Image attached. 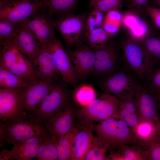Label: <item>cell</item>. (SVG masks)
<instances>
[{
    "label": "cell",
    "instance_id": "obj_1",
    "mask_svg": "<svg viewBox=\"0 0 160 160\" xmlns=\"http://www.w3.org/2000/svg\"><path fill=\"white\" fill-rule=\"evenodd\" d=\"M93 130L102 145L112 151L123 145L139 144L132 130L121 119L111 118L101 121L94 125Z\"/></svg>",
    "mask_w": 160,
    "mask_h": 160
},
{
    "label": "cell",
    "instance_id": "obj_2",
    "mask_svg": "<svg viewBox=\"0 0 160 160\" xmlns=\"http://www.w3.org/2000/svg\"><path fill=\"white\" fill-rule=\"evenodd\" d=\"M71 103L68 89L62 83L56 82L38 107L32 120L46 126Z\"/></svg>",
    "mask_w": 160,
    "mask_h": 160
},
{
    "label": "cell",
    "instance_id": "obj_3",
    "mask_svg": "<svg viewBox=\"0 0 160 160\" xmlns=\"http://www.w3.org/2000/svg\"><path fill=\"white\" fill-rule=\"evenodd\" d=\"M99 80L104 93L112 95L118 100L134 95L141 82L124 65Z\"/></svg>",
    "mask_w": 160,
    "mask_h": 160
},
{
    "label": "cell",
    "instance_id": "obj_4",
    "mask_svg": "<svg viewBox=\"0 0 160 160\" xmlns=\"http://www.w3.org/2000/svg\"><path fill=\"white\" fill-rule=\"evenodd\" d=\"M87 16L84 14L70 13L53 18L54 28L62 36L68 49L84 42Z\"/></svg>",
    "mask_w": 160,
    "mask_h": 160
},
{
    "label": "cell",
    "instance_id": "obj_5",
    "mask_svg": "<svg viewBox=\"0 0 160 160\" xmlns=\"http://www.w3.org/2000/svg\"><path fill=\"white\" fill-rule=\"evenodd\" d=\"M51 135L45 125L27 119L9 124L0 122V146L41 136Z\"/></svg>",
    "mask_w": 160,
    "mask_h": 160
},
{
    "label": "cell",
    "instance_id": "obj_6",
    "mask_svg": "<svg viewBox=\"0 0 160 160\" xmlns=\"http://www.w3.org/2000/svg\"><path fill=\"white\" fill-rule=\"evenodd\" d=\"M119 100L114 96L104 93L78 111L81 121L93 123L111 118H118Z\"/></svg>",
    "mask_w": 160,
    "mask_h": 160
},
{
    "label": "cell",
    "instance_id": "obj_7",
    "mask_svg": "<svg viewBox=\"0 0 160 160\" xmlns=\"http://www.w3.org/2000/svg\"><path fill=\"white\" fill-rule=\"evenodd\" d=\"M120 45L124 65L142 81L151 67L142 46L129 37L122 40Z\"/></svg>",
    "mask_w": 160,
    "mask_h": 160
},
{
    "label": "cell",
    "instance_id": "obj_8",
    "mask_svg": "<svg viewBox=\"0 0 160 160\" xmlns=\"http://www.w3.org/2000/svg\"><path fill=\"white\" fill-rule=\"evenodd\" d=\"M46 6L44 1L0 0V19L21 25Z\"/></svg>",
    "mask_w": 160,
    "mask_h": 160
},
{
    "label": "cell",
    "instance_id": "obj_9",
    "mask_svg": "<svg viewBox=\"0 0 160 160\" xmlns=\"http://www.w3.org/2000/svg\"><path fill=\"white\" fill-rule=\"evenodd\" d=\"M96 60L93 73L100 79L122 67L123 64L120 44L111 40L101 47L93 49Z\"/></svg>",
    "mask_w": 160,
    "mask_h": 160
},
{
    "label": "cell",
    "instance_id": "obj_10",
    "mask_svg": "<svg viewBox=\"0 0 160 160\" xmlns=\"http://www.w3.org/2000/svg\"><path fill=\"white\" fill-rule=\"evenodd\" d=\"M54 83L49 81L38 80L19 89L21 105L28 119L32 120L38 107Z\"/></svg>",
    "mask_w": 160,
    "mask_h": 160
},
{
    "label": "cell",
    "instance_id": "obj_11",
    "mask_svg": "<svg viewBox=\"0 0 160 160\" xmlns=\"http://www.w3.org/2000/svg\"><path fill=\"white\" fill-rule=\"evenodd\" d=\"M49 52L63 82L74 87L79 81L67 50L57 38L43 46Z\"/></svg>",
    "mask_w": 160,
    "mask_h": 160
},
{
    "label": "cell",
    "instance_id": "obj_12",
    "mask_svg": "<svg viewBox=\"0 0 160 160\" xmlns=\"http://www.w3.org/2000/svg\"><path fill=\"white\" fill-rule=\"evenodd\" d=\"M27 119H30L22 108L19 89L0 88V122L9 124Z\"/></svg>",
    "mask_w": 160,
    "mask_h": 160
},
{
    "label": "cell",
    "instance_id": "obj_13",
    "mask_svg": "<svg viewBox=\"0 0 160 160\" xmlns=\"http://www.w3.org/2000/svg\"><path fill=\"white\" fill-rule=\"evenodd\" d=\"M53 17L46 6L29 18L22 24L33 34L43 46L56 37L53 23Z\"/></svg>",
    "mask_w": 160,
    "mask_h": 160
},
{
    "label": "cell",
    "instance_id": "obj_14",
    "mask_svg": "<svg viewBox=\"0 0 160 160\" xmlns=\"http://www.w3.org/2000/svg\"><path fill=\"white\" fill-rule=\"evenodd\" d=\"M142 12L130 9L123 14L121 25L127 31L130 38L141 44L155 33L151 25L142 15Z\"/></svg>",
    "mask_w": 160,
    "mask_h": 160
},
{
    "label": "cell",
    "instance_id": "obj_15",
    "mask_svg": "<svg viewBox=\"0 0 160 160\" xmlns=\"http://www.w3.org/2000/svg\"><path fill=\"white\" fill-rule=\"evenodd\" d=\"M67 51L79 80H83L93 73L96 58L94 50L83 42Z\"/></svg>",
    "mask_w": 160,
    "mask_h": 160
},
{
    "label": "cell",
    "instance_id": "obj_16",
    "mask_svg": "<svg viewBox=\"0 0 160 160\" xmlns=\"http://www.w3.org/2000/svg\"><path fill=\"white\" fill-rule=\"evenodd\" d=\"M139 119L158 123L159 102L156 96L142 82L135 94Z\"/></svg>",
    "mask_w": 160,
    "mask_h": 160
},
{
    "label": "cell",
    "instance_id": "obj_17",
    "mask_svg": "<svg viewBox=\"0 0 160 160\" xmlns=\"http://www.w3.org/2000/svg\"><path fill=\"white\" fill-rule=\"evenodd\" d=\"M8 44L15 46L31 62L44 48L32 32L23 24L20 25L15 37Z\"/></svg>",
    "mask_w": 160,
    "mask_h": 160
},
{
    "label": "cell",
    "instance_id": "obj_18",
    "mask_svg": "<svg viewBox=\"0 0 160 160\" xmlns=\"http://www.w3.org/2000/svg\"><path fill=\"white\" fill-rule=\"evenodd\" d=\"M76 133L73 145V160H84L94 137L93 123L81 121L75 124Z\"/></svg>",
    "mask_w": 160,
    "mask_h": 160
},
{
    "label": "cell",
    "instance_id": "obj_19",
    "mask_svg": "<svg viewBox=\"0 0 160 160\" xmlns=\"http://www.w3.org/2000/svg\"><path fill=\"white\" fill-rule=\"evenodd\" d=\"M34 74L38 79L57 82L60 74L49 52L45 48L31 62Z\"/></svg>",
    "mask_w": 160,
    "mask_h": 160
},
{
    "label": "cell",
    "instance_id": "obj_20",
    "mask_svg": "<svg viewBox=\"0 0 160 160\" xmlns=\"http://www.w3.org/2000/svg\"><path fill=\"white\" fill-rule=\"evenodd\" d=\"M71 103L60 114L46 125L51 137L57 142L71 129L75 113Z\"/></svg>",
    "mask_w": 160,
    "mask_h": 160
},
{
    "label": "cell",
    "instance_id": "obj_21",
    "mask_svg": "<svg viewBox=\"0 0 160 160\" xmlns=\"http://www.w3.org/2000/svg\"><path fill=\"white\" fill-rule=\"evenodd\" d=\"M50 136L34 137L15 143L9 150L11 157L17 160H30L36 158L40 146L45 138Z\"/></svg>",
    "mask_w": 160,
    "mask_h": 160
},
{
    "label": "cell",
    "instance_id": "obj_22",
    "mask_svg": "<svg viewBox=\"0 0 160 160\" xmlns=\"http://www.w3.org/2000/svg\"><path fill=\"white\" fill-rule=\"evenodd\" d=\"M118 100V118L123 120L132 130L139 119L135 94Z\"/></svg>",
    "mask_w": 160,
    "mask_h": 160
},
{
    "label": "cell",
    "instance_id": "obj_23",
    "mask_svg": "<svg viewBox=\"0 0 160 160\" xmlns=\"http://www.w3.org/2000/svg\"><path fill=\"white\" fill-rule=\"evenodd\" d=\"M108 160H147L143 147L139 144L123 145L111 151Z\"/></svg>",
    "mask_w": 160,
    "mask_h": 160
},
{
    "label": "cell",
    "instance_id": "obj_24",
    "mask_svg": "<svg viewBox=\"0 0 160 160\" xmlns=\"http://www.w3.org/2000/svg\"><path fill=\"white\" fill-rule=\"evenodd\" d=\"M157 123L148 119H139L132 131L141 146L158 135Z\"/></svg>",
    "mask_w": 160,
    "mask_h": 160
},
{
    "label": "cell",
    "instance_id": "obj_25",
    "mask_svg": "<svg viewBox=\"0 0 160 160\" xmlns=\"http://www.w3.org/2000/svg\"><path fill=\"white\" fill-rule=\"evenodd\" d=\"M1 47L0 53V68L8 70L15 65L28 58L13 44H8Z\"/></svg>",
    "mask_w": 160,
    "mask_h": 160
},
{
    "label": "cell",
    "instance_id": "obj_26",
    "mask_svg": "<svg viewBox=\"0 0 160 160\" xmlns=\"http://www.w3.org/2000/svg\"><path fill=\"white\" fill-rule=\"evenodd\" d=\"M151 67L160 65V34L154 33L141 44Z\"/></svg>",
    "mask_w": 160,
    "mask_h": 160
},
{
    "label": "cell",
    "instance_id": "obj_27",
    "mask_svg": "<svg viewBox=\"0 0 160 160\" xmlns=\"http://www.w3.org/2000/svg\"><path fill=\"white\" fill-rule=\"evenodd\" d=\"M76 128L74 124L70 130L57 142L58 159L59 160H73V145Z\"/></svg>",
    "mask_w": 160,
    "mask_h": 160
},
{
    "label": "cell",
    "instance_id": "obj_28",
    "mask_svg": "<svg viewBox=\"0 0 160 160\" xmlns=\"http://www.w3.org/2000/svg\"><path fill=\"white\" fill-rule=\"evenodd\" d=\"M33 82L18 76L8 70L0 68V88L19 89Z\"/></svg>",
    "mask_w": 160,
    "mask_h": 160
},
{
    "label": "cell",
    "instance_id": "obj_29",
    "mask_svg": "<svg viewBox=\"0 0 160 160\" xmlns=\"http://www.w3.org/2000/svg\"><path fill=\"white\" fill-rule=\"evenodd\" d=\"M50 14L53 17L71 13L78 0H44Z\"/></svg>",
    "mask_w": 160,
    "mask_h": 160
},
{
    "label": "cell",
    "instance_id": "obj_30",
    "mask_svg": "<svg viewBox=\"0 0 160 160\" xmlns=\"http://www.w3.org/2000/svg\"><path fill=\"white\" fill-rule=\"evenodd\" d=\"M113 36L103 27L98 28L90 31H86L84 42L94 49L101 47L111 40Z\"/></svg>",
    "mask_w": 160,
    "mask_h": 160
},
{
    "label": "cell",
    "instance_id": "obj_31",
    "mask_svg": "<svg viewBox=\"0 0 160 160\" xmlns=\"http://www.w3.org/2000/svg\"><path fill=\"white\" fill-rule=\"evenodd\" d=\"M73 95L75 101L82 107L96 98V93L91 85L84 84L76 87Z\"/></svg>",
    "mask_w": 160,
    "mask_h": 160
},
{
    "label": "cell",
    "instance_id": "obj_32",
    "mask_svg": "<svg viewBox=\"0 0 160 160\" xmlns=\"http://www.w3.org/2000/svg\"><path fill=\"white\" fill-rule=\"evenodd\" d=\"M160 101V65L152 66L141 81Z\"/></svg>",
    "mask_w": 160,
    "mask_h": 160
},
{
    "label": "cell",
    "instance_id": "obj_33",
    "mask_svg": "<svg viewBox=\"0 0 160 160\" xmlns=\"http://www.w3.org/2000/svg\"><path fill=\"white\" fill-rule=\"evenodd\" d=\"M57 143L51 136L47 137L40 146L36 158L39 160H57Z\"/></svg>",
    "mask_w": 160,
    "mask_h": 160
},
{
    "label": "cell",
    "instance_id": "obj_34",
    "mask_svg": "<svg viewBox=\"0 0 160 160\" xmlns=\"http://www.w3.org/2000/svg\"><path fill=\"white\" fill-rule=\"evenodd\" d=\"M8 70L18 76L33 82L39 80L33 72L31 62L28 58L15 65Z\"/></svg>",
    "mask_w": 160,
    "mask_h": 160
},
{
    "label": "cell",
    "instance_id": "obj_35",
    "mask_svg": "<svg viewBox=\"0 0 160 160\" xmlns=\"http://www.w3.org/2000/svg\"><path fill=\"white\" fill-rule=\"evenodd\" d=\"M20 25L4 19H0V43L1 46L10 42L15 37Z\"/></svg>",
    "mask_w": 160,
    "mask_h": 160
},
{
    "label": "cell",
    "instance_id": "obj_36",
    "mask_svg": "<svg viewBox=\"0 0 160 160\" xmlns=\"http://www.w3.org/2000/svg\"><path fill=\"white\" fill-rule=\"evenodd\" d=\"M107 147L103 145L98 137H94L91 145L84 158L85 160H108L105 154Z\"/></svg>",
    "mask_w": 160,
    "mask_h": 160
},
{
    "label": "cell",
    "instance_id": "obj_37",
    "mask_svg": "<svg viewBox=\"0 0 160 160\" xmlns=\"http://www.w3.org/2000/svg\"><path fill=\"white\" fill-rule=\"evenodd\" d=\"M141 146L147 160H160V135L156 136Z\"/></svg>",
    "mask_w": 160,
    "mask_h": 160
},
{
    "label": "cell",
    "instance_id": "obj_38",
    "mask_svg": "<svg viewBox=\"0 0 160 160\" xmlns=\"http://www.w3.org/2000/svg\"><path fill=\"white\" fill-rule=\"evenodd\" d=\"M123 0H101L93 8L103 12H108L112 10H119L122 6Z\"/></svg>",
    "mask_w": 160,
    "mask_h": 160
},
{
    "label": "cell",
    "instance_id": "obj_39",
    "mask_svg": "<svg viewBox=\"0 0 160 160\" xmlns=\"http://www.w3.org/2000/svg\"><path fill=\"white\" fill-rule=\"evenodd\" d=\"M154 25L160 29V9L148 4L143 10Z\"/></svg>",
    "mask_w": 160,
    "mask_h": 160
},
{
    "label": "cell",
    "instance_id": "obj_40",
    "mask_svg": "<svg viewBox=\"0 0 160 160\" xmlns=\"http://www.w3.org/2000/svg\"><path fill=\"white\" fill-rule=\"evenodd\" d=\"M121 26L120 24L103 20V27L107 32L113 36L118 33Z\"/></svg>",
    "mask_w": 160,
    "mask_h": 160
},
{
    "label": "cell",
    "instance_id": "obj_41",
    "mask_svg": "<svg viewBox=\"0 0 160 160\" xmlns=\"http://www.w3.org/2000/svg\"><path fill=\"white\" fill-rule=\"evenodd\" d=\"M150 0H131L129 6L131 9L143 11L145 7L149 4Z\"/></svg>",
    "mask_w": 160,
    "mask_h": 160
},
{
    "label": "cell",
    "instance_id": "obj_42",
    "mask_svg": "<svg viewBox=\"0 0 160 160\" xmlns=\"http://www.w3.org/2000/svg\"><path fill=\"white\" fill-rule=\"evenodd\" d=\"M96 28L95 17L91 12L87 16L85 24L86 31H90Z\"/></svg>",
    "mask_w": 160,
    "mask_h": 160
},
{
    "label": "cell",
    "instance_id": "obj_43",
    "mask_svg": "<svg viewBox=\"0 0 160 160\" xmlns=\"http://www.w3.org/2000/svg\"><path fill=\"white\" fill-rule=\"evenodd\" d=\"M91 12L95 17L96 28L101 27L103 25L104 20L103 12L97 9H93Z\"/></svg>",
    "mask_w": 160,
    "mask_h": 160
},
{
    "label": "cell",
    "instance_id": "obj_44",
    "mask_svg": "<svg viewBox=\"0 0 160 160\" xmlns=\"http://www.w3.org/2000/svg\"><path fill=\"white\" fill-rule=\"evenodd\" d=\"M0 160H13L11 157L9 150L5 149L1 151L0 153Z\"/></svg>",
    "mask_w": 160,
    "mask_h": 160
},
{
    "label": "cell",
    "instance_id": "obj_45",
    "mask_svg": "<svg viewBox=\"0 0 160 160\" xmlns=\"http://www.w3.org/2000/svg\"><path fill=\"white\" fill-rule=\"evenodd\" d=\"M150 5L160 9V0H153L152 5Z\"/></svg>",
    "mask_w": 160,
    "mask_h": 160
},
{
    "label": "cell",
    "instance_id": "obj_46",
    "mask_svg": "<svg viewBox=\"0 0 160 160\" xmlns=\"http://www.w3.org/2000/svg\"><path fill=\"white\" fill-rule=\"evenodd\" d=\"M101 0H90L89 3L90 8H93L95 5Z\"/></svg>",
    "mask_w": 160,
    "mask_h": 160
},
{
    "label": "cell",
    "instance_id": "obj_47",
    "mask_svg": "<svg viewBox=\"0 0 160 160\" xmlns=\"http://www.w3.org/2000/svg\"><path fill=\"white\" fill-rule=\"evenodd\" d=\"M157 134L158 135H160V119L157 124Z\"/></svg>",
    "mask_w": 160,
    "mask_h": 160
},
{
    "label": "cell",
    "instance_id": "obj_48",
    "mask_svg": "<svg viewBox=\"0 0 160 160\" xmlns=\"http://www.w3.org/2000/svg\"><path fill=\"white\" fill-rule=\"evenodd\" d=\"M24 0V1H44V0Z\"/></svg>",
    "mask_w": 160,
    "mask_h": 160
},
{
    "label": "cell",
    "instance_id": "obj_49",
    "mask_svg": "<svg viewBox=\"0 0 160 160\" xmlns=\"http://www.w3.org/2000/svg\"><path fill=\"white\" fill-rule=\"evenodd\" d=\"M159 110H160V101L159 102Z\"/></svg>",
    "mask_w": 160,
    "mask_h": 160
},
{
    "label": "cell",
    "instance_id": "obj_50",
    "mask_svg": "<svg viewBox=\"0 0 160 160\" xmlns=\"http://www.w3.org/2000/svg\"><path fill=\"white\" fill-rule=\"evenodd\" d=\"M130 0V1H131V0Z\"/></svg>",
    "mask_w": 160,
    "mask_h": 160
}]
</instances>
